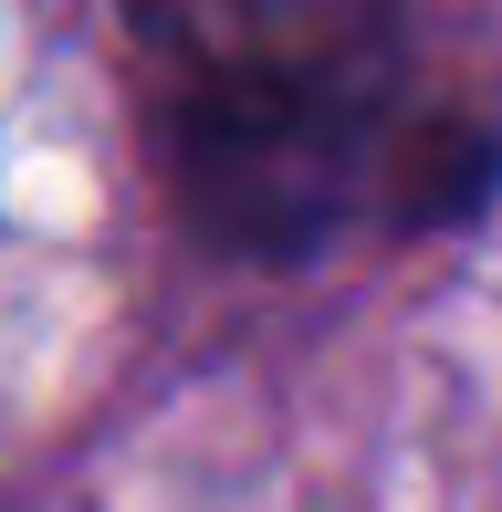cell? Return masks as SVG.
<instances>
[{
  "mask_svg": "<svg viewBox=\"0 0 502 512\" xmlns=\"http://www.w3.org/2000/svg\"><path fill=\"white\" fill-rule=\"evenodd\" d=\"M116 21L147 168L220 262L304 272L502 189V115L429 95L408 0H116Z\"/></svg>",
  "mask_w": 502,
  "mask_h": 512,
  "instance_id": "1",
  "label": "cell"
}]
</instances>
